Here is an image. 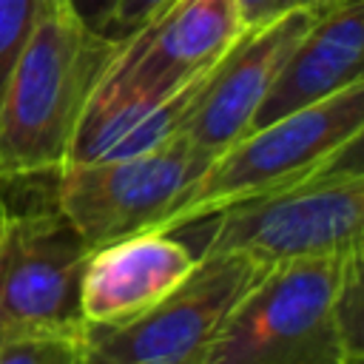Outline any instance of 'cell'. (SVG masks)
Here are the masks:
<instances>
[{
  "label": "cell",
  "instance_id": "6da1fadb",
  "mask_svg": "<svg viewBox=\"0 0 364 364\" xmlns=\"http://www.w3.org/2000/svg\"><path fill=\"white\" fill-rule=\"evenodd\" d=\"M122 40L94 34L65 0H46L0 97V179L68 165L82 111Z\"/></svg>",
  "mask_w": 364,
  "mask_h": 364
},
{
  "label": "cell",
  "instance_id": "7a4b0ae2",
  "mask_svg": "<svg viewBox=\"0 0 364 364\" xmlns=\"http://www.w3.org/2000/svg\"><path fill=\"white\" fill-rule=\"evenodd\" d=\"M202 364H361V253L264 270Z\"/></svg>",
  "mask_w": 364,
  "mask_h": 364
},
{
  "label": "cell",
  "instance_id": "3957f363",
  "mask_svg": "<svg viewBox=\"0 0 364 364\" xmlns=\"http://www.w3.org/2000/svg\"><path fill=\"white\" fill-rule=\"evenodd\" d=\"M196 259L242 256L264 270L361 253L364 239V173L358 145L321 173L236 202L173 230Z\"/></svg>",
  "mask_w": 364,
  "mask_h": 364
},
{
  "label": "cell",
  "instance_id": "277c9868",
  "mask_svg": "<svg viewBox=\"0 0 364 364\" xmlns=\"http://www.w3.org/2000/svg\"><path fill=\"white\" fill-rule=\"evenodd\" d=\"M361 131L364 82H353L310 108L247 131L210 159L159 233H173L208 213L321 173L361 142Z\"/></svg>",
  "mask_w": 364,
  "mask_h": 364
},
{
  "label": "cell",
  "instance_id": "5b68a950",
  "mask_svg": "<svg viewBox=\"0 0 364 364\" xmlns=\"http://www.w3.org/2000/svg\"><path fill=\"white\" fill-rule=\"evenodd\" d=\"M210 159L179 134L136 156L68 162L54 173V202L91 250L159 233Z\"/></svg>",
  "mask_w": 364,
  "mask_h": 364
},
{
  "label": "cell",
  "instance_id": "8992f818",
  "mask_svg": "<svg viewBox=\"0 0 364 364\" xmlns=\"http://www.w3.org/2000/svg\"><path fill=\"white\" fill-rule=\"evenodd\" d=\"M88 256L54 199L17 208L0 193V341L85 333L80 284Z\"/></svg>",
  "mask_w": 364,
  "mask_h": 364
},
{
  "label": "cell",
  "instance_id": "52a82bcc",
  "mask_svg": "<svg viewBox=\"0 0 364 364\" xmlns=\"http://www.w3.org/2000/svg\"><path fill=\"white\" fill-rule=\"evenodd\" d=\"M245 28L236 0H171L119 43L91 97L162 105L202 82Z\"/></svg>",
  "mask_w": 364,
  "mask_h": 364
},
{
  "label": "cell",
  "instance_id": "ba28073f",
  "mask_svg": "<svg viewBox=\"0 0 364 364\" xmlns=\"http://www.w3.org/2000/svg\"><path fill=\"white\" fill-rule=\"evenodd\" d=\"M264 267L242 256L199 259L193 273L122 327H85V344L117 364H202L228 316Z\"/></svg>",
  "mask_w": 364,
  "mask_h": 364
},
{
  "label": "cell",
  "instance_id": "9c48e42d",
  "mask_svg": "<svg viewBox=\"0 0 364 364\" xmlns=\"http://www.w3.org/2000/svg\"><path fill=\"white\" fill-rule=\"evenodd\" d=\"M318 9L290 6L259 26H247L228 54L205 77L182 136L202 154L216 156L253 125L279 68L313 26Z\"/></svg>",
  "mask_w": 364,
  "mask_h": 364
},
{
  "label": "cell",
  "instance_id": "30bf717a",
  "mask_svg": "<svg viewBox=\"0 0 364 364\" xmlns=\"http://www.w3.org/2000/svg\"><path fill=\"white\" fill-rule=\"evenodd\" d=\"M196 262L173 233H136L94 247L80 284L85 327L111 330L145 316L193 273Z\"/></svg>",
  "mask_w": 364,
  "mask_h": 364
},
{
  "label": "cell",
  "instance_id": "8fae6325",
  "mask_svg": "<svg viewBox=\"0 0 364 364\" xmlns=\"http://www.w3.org/2000/svg\"><path fill=\"white\" fill-rule=\"evenodd\" d=\"M353 82H364V9L347 0L321 9L299 46L279 68L267 97L262 100L253 128L310 108Z\"/></svg>",
  "mask_w": 364,
  "mask_h": 364
},
{
  "label": "cell",
  "instance_id": "7c38bea8",
  "mask_svg": "<svg viewBox=\"0 0 364 364\" xmlns=\"http://www.w3.org/2000/svg\"><path fill=\"white\" fill-rule=\"evenodd\" d=\"M85 333L23 336L0 341V364H82Z\"/></svg>",
  "mask_w": 364,
  "mask_h": 364
},
{
  "label": "cell",
  "instance_id": "4fadbf2b",
  "mask_svg": "<svg viewBox=\"0 0 364 364\" xmlns=\"http://www.w3.org/2000/svg\"><path fill=\"white\" fill-rule=\"evenodd\" d=\"M46 0H0V97Z\"/></svg>",
  "mask_w": 364,
  "mask_h": 364
},
{
  "label": "cell",
  "instance_id": "5bb4252c",
  "mask_svg": "<svg viewBox=\"0 0 364 364\" xmlns=\"http://www.w3.org/2000/svg\"><path fill=\"white\" fill-rule=\"evenodd\" d=\"M171 0H117L114 20H111V40H125L131 31H136L151 14H156Z\"/></svg>",
  "mask_w": 364,
  "mask_h": 364
},
{
  "label": "cell",
  "instance_id": "9a60e30c",
  "mask_svg": "<svg viewBox=\"0 0 364 364\" xmlns=\"http://www.w3.org/2000/svg\"><path fill=\"white\" fill-rule=\"evenodd\" d=\"M71 6V11L94 31V34H102L111 40V20H114V9H117V0H65Z\"/></svg>",
  "mask_w": 364,
  "mask_h": 364
},
{
  "label": "cell",
  "instance_id": "2e32d148",
  "mask_svg": "<svg viewBox=\"0 0 364 364\" xmlns=\"http://www.w3.org/2000/svg\"><path fill=\"white\" fill-rule=\"evenodd\" d=\"M239 3V14L245 26H259L264 20H270L273 14L296 6L293 0H236Z\"/></svg>",
  "mask_w": 364,
  "mask_h": 364
},
{
  "label": "cell",
  "instance_id": "e0dca14e",
  "mask_svg": "<svg viewBox=\"0 0 364 364\" xmlns=\"http://www.w3.org/2000/svg\"><path fill=\"white\" fill-rule=\"evenodd\" d=\"M82 364H117V361H111V358L100 355L97 350H91V347L85 344V353H82Z\"/></svg>",
  "mask_w": 364,
  "mask_h": 364
},
{
  "label": "cell",
  "instance_id": "ac0fdd59",
  "mask_svg": "<svg viewBox=\"0 0 364 364\" xmlns=\"http://www.w3.org/2000/svg\"><path fill=\"white\" fill-rule=\"evenodd\" d=\"M338 3H347V0H296V6H313V9H330V6H338Z\"/></svg>",
  "mask_w": 364,
  "mask_h": 364
},
{
  "label": "cell",
  "instance_id": "d6986e66",
  "mask_svg": "<svg viewBox=\"0 0 364 364\" xmlns=\"http://www.w3.org/2000/svg\"><path fill=\"white\" fill-rule=\"evenodd\" d=\"M293 3H296V0H293Z\"/></svg>",
  "mask_w": 364,
  "mask_h": 364
}]
</instances>
